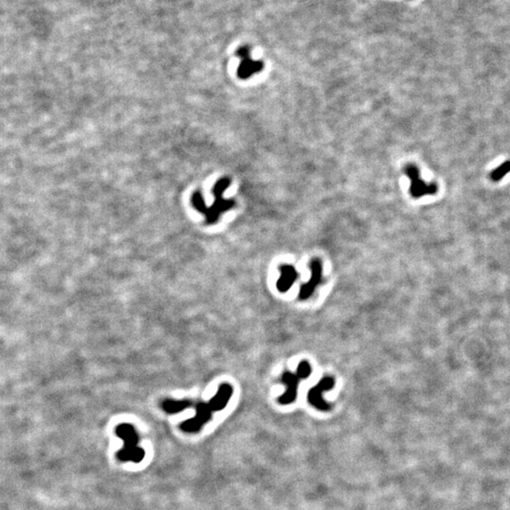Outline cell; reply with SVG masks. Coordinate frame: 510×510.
<instances>
[{"mask_svg":"<svg viewBox=\"0 0 510 510\" xmlns=\"http://www.w3.org/2000/svg\"><path fill=\"white\" fill-rule=\"evenodd\" d=\"M240 59V65L237 68V75L243 79L252 77V75L262 71L264 68V63L261 60H252L251 55H247Z\"/></svg>","mask_w":510,"mask_h":510,"instance_id":"7","label":"cell"},{"mask_svg":"<svg viewBox=\"0 0 510 510\" xmlns=\"http://www.w3.org/2000/svg\"><path fill=\"white\" fill-rule=\"evenodd\" d=\"M193 402L190 400H171L167 399L162 402V408L164 411H166L168 414H175L179 413L180 411L187 409V408L192 407Z\"/></svg>","mask_w":510,"mask_h":510,"instance_id":"9","label":"cell"},{"mask_svg":"<svg viewBox=\"0 0 510 510\" xmlns=\"http://www.w3.org/2000/svg\"><path fill=\"white\" fill-rule=\"evenodd\" d=\"M280 271H281V276L277 282V288L280 292L285 293L293 285L299 274L297 270H295L294 267L290 264L281 266Z\"/></svg>","mask_w":510,"mask_h":510,"instance_id":"8","label":"cell"},{"mask_svg":"<svg viewBox=\"0 0 510 510\" xmlns=\"http://www.w3.org/2000/svg\"><path fill=\"white\" fill-rule=\"evenodd\" d=\"M311 277L309 281L302 284L300 288L299 299L301 300H307L314 293L315 289L322 280V263L318 258L313 259L310 263Z\"/></svg>","mask_w":510,"mask_h":510,"instance_id":"5","label":"cell"},{"mask_svg":"<svg viewBox=\"0 0 510 510\" xmlns=\"http://www.w3.org/2000/svg\"><path fill=\"white\" fill-rule=\"evenodd\" d=\"M301 380L299 374L292 372H285L282 373V382L287 385V391L279 397L278 402L282 405H288L295 402L298 393V385Z\"/></svg>","mask_w":510,"mask_h":510,"instance_id":"6","label":"cell"},{"mask_svg":"<svg viewBox=\"0 0 510 510\" xmlns=\"http://www.w3.org/2000/svg\"><path fill=\"white\" fill-rule=\"evenodd\" d=\"M335 386V379L332 378L330 376H326L321 379L317 385H315L308 392V402L312 404L313 406L317 408L320 411H330L332 409V404L326 402L323 399V393L326 391L332 390Z\"/></svg>","mask_w":510,"mask_h":510,"instance_id":"4","label":"cell"},{"mask_svg":"<svg viewBox=\"0 0 510 510\" xmlns=\"http://www.w3.org/2000/svg\"><path fill=\"white\" fill-rule=\"evenodd\" d=\"M115 434L123 440V448L117 453L122 462L140 463L144 459V449L139 447V436L135 428L129 423H121L115 428Z\"/></svg>","mask_w":510,"mask_h":510,"instance_id":"2","label":"cell"},{"mask_svg":"<svg viewBox=\"0 0 510 510\" xmlns=\"http://www.w3.org/2000/svg\"><path fill=\"white\" fill-rule=\"evenodd\" d=\"M311 372H312V369H311L310 364L307 361H301L298 366V369H297V373L299 374L301 380L308 378L310 376Z\"/></svg>","mask_w":510,"mask_h":510,"instance_id":"11","label":"cell"},{"mask_svg":"<svg viewBox=\"0 0 510 510\" xmlns=\"http://www.w3.org/2000/svg\"><path fill=\"white\" fill-rule=\"evenodd\" d=\"M403 172L410 180V195L415 198H421L427 195H435L438 192V185L436 182L426 183L420 178L419 168L413 164H407L403 168Z\"/></svg>","mask_w":510,"mask_h":510,"instance_id":"3","label":"cell"},{"mask_svg":"<svg viewBox=\"0 0 510 510\" xmlns=\"http://www.w3.org/2000/svg\"><path fill=\"white\" fill-rule=\"evenodd\" d=\"M510 172V161H506L502 164L500 167L492 170L491 173V179L493 181H499L504 178L505 175Z\"/></svg>","mask_w":510,"mask_h":510,"instance_id":"10","label":"cell"},{"mask_svg":"<svg viewBox=\"0 0 510 510\" xmlns=\"http://www.w3.org/2000/svg\"><path fill=\"white\" fill-rule=\"evenodd\" d=\"M234 389L228 383L219 385L216 395L208 402H199L196 405V415L194 418L183 421L180 424V429L183 432L198 433L204 424L211 420L212 414L223 410L226 407L230 399L233 396Z\"/></svg>","mask_w":510,"mask_h":510,"instance_id":"1","label":"cell"}]
</instances>
